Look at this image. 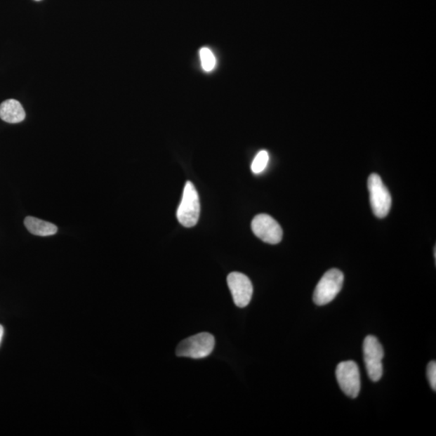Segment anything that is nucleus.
I'll return each mask as SVG.
<instances>
[{
  "mask_svg": "<svg viewBox=\"0 0 436 436\" xmlns=\"http://www.w3.org/2000/svg\"><path fill=\"white\" fill-rule=\"evenodd\" d=\"M214 346L213 336L207 332H202L180 343L176 353L179 357L203 359L213 352Z\"/></svg>",
  "mask_w": 436,
  "mask_h": 436,
  "instance_id": "nucleus-1",
  "label": "nucleus"
},
{
  "mask_svg": "<svg viewBox=\"0 0 436 436\" xmlns=\"http://www.w3.org/2000/svg\"><path fill=\"white\" fill-rule=\"evenodd\" d=\"M201 206L198 192L192 182L186 183L182 201L177 210V219L185 227L195 226L200 217Z\"/></svg>",
  "mask_w": 436,
  "mask_h": 436,
  "instance_id": "nucleus-2",
  "label": "nucleus"
},
{
  "mask_svg": "<svg viewBox=\"0 0 436 436\" xmlns=\"http://www.w3.org/2000/svg\"><path fill=\"white\" fill-rule=\"evenodd\" d=\"M344 281L343 274L338 269L327 271L320 279L314 293V301L317 305H325L331 303L341 292Z\"/></svg>",
  "mask_w": 436,
  "mask_h": 436,
  "instance_id": "nucleus-3",
  "label": "nucleus"
},
{
  "mask_svg": "<svg viewBox=\"0 0 436 436\" xmlns=\"http://www.w3.org/2000/svg\"><path fill=\"white\" fill-rule=\"evenodd\" d=\"M363 352L369 378L374 382L380 381L383 375L382 359L384 357V350L378 339L374 336L366 337L363 344Z\"/></svg>",
  "mask_w": 436,
  "mask_h": 436,
  "instance_id": "nucleus-4",
  "label": "nucleus"
},
{
  "mask_svg": "<svg viewBox=\"0 0 436 436\" xmlns=\"http://www.w3.org/2000/svg\"><path fill=\"white\" fill-rule=\"evenodd\" d=\"M371 209L376 217L384 218L390 213L392 198L381 178L376 173L370 175L368 180Z\"/></svg>",
  "mask_w": 436,
  "mask_h": 436,
  "instance_id": "nucleus-5",
  "label": "nucleus"
},
{
  "mask_svg": "<svg viewBox=\"0 0 436 436\" xmlns=\"http://www.w3.org/2000/svg\"><path fill=\"white\" fill-rule=\"evenodd\" d=\"M336 374L339 387L344 394L352 398L357 397L360 388H362V380H360L357 364L352 360L339 363Z\"/></svg>",
  "mask_w": 436,
  "mask_h": 436,
  "instance_id": "nucleus-6",
  "label": "nucleus"
},
{
  "mask_svg": "<svg viewBox=\"0 0 436 436\" xmlns=\"http://www.w3.org/2000/svg\"><path fill=\"white\" fill-rule=\"evenodd\" d=\"M251 229L258 239L269 244H277L283 238L281 225L267 214L257 215L252 220Z\"/></svg>",
  "mask_w": 436,
  "mask_h": 436,
  "instance_id": "nucleus-7",
  "label": "nucleus"
},
{
  "mask_svg": "<svg viewBox=\"0 0 436 436\" xmlns=\"http://www.w3.org/2000/svg\"><path fill=\"white\" fill-rule=\"evenodd\" d=\"M227 284L234 304L239 308H244L249 305L253 294L250 279L244 274L231 272L227 277Z\"/></svg>",
  "mask_w": 436,
  "mask_h": 436,
  "instance_id": "nucleus-8",
  "label": "nucleus"
},
{
  "mask_svg": "<svg viewBox=\"0 0 436 436\" xmlns=\"http://www.w3.org/2000/svg\"><path fill=\"white\" fill-rule=\"evenodd\" d=\"M0 118L11 124L20 123L25 118L24 107L19 101L15 100H7L0 105Z\"/></svg>",
  "mask_w": 436,
  "mask_h": 436,
  "instance_id": "nucleus-9",
  "label": "nucleus"
},
{
  "mask_svg": "<svg viewBox=\"0 0 436 436\" xmlns=\"http://www.w3.org/2000/svg\"><path fill=\"white\" fill-rule=\"evenodd\" d=\"M25 225L31 234L37 236H51L58 231L55 225L34 217H27L25 219Z\"/></svg>",
  "mask_w": 436,
  "mask_h": 436,
  "instance_id": "nucleus-10",
  "label": "nucleus"
},
{
  "mask_svg": "<svg viewBox=\"0 0 436 436\" xmlns=\"http://www.w3.org/2000/svg\"><path fill=\"white\" fill-rule=\"evenodd\" d=\"M200 58L204 71L212 72L216 66V58H215L213 53L209 48L203 47L200 51Z\"/></svg>",
  "mask_w": 436,
  "mask_h": 436,
  "instance_id": "nucleus-11",
  "label": "nucleus"
},
{
  "mask_svg": "<svg viewBox=\"0 0 436 436\" xmlns=\"http://www.w3.org/2000/svg\"><path fill=\"white\" fill-rule=\"evenodd\" d=\"M269 155L266 150L258 152L251 164V171L254 174H260L267 168Z\"/></svg>",
  "mask_w": 436,
  "mask_h": 436,
  "instance_id": "nucleus-12",
  "label": "nucleus"
},
{
  "mask_svg": "<svg viewBox=\"0 0 436 436\" xmlns=\"http://www.w3.org/2000/svg\"><path fill=\"white\" fill-rule=\"evenodd\" d=\"M428 378L430 386L434 391L436 390V363L430 362L428 366Z\"/></svg>",
  "mask_w": 436,
  "mask_h": 436,
  "instance_id": "nucleus-13",
  "label": "nucleus"
},
{
  "mask_svg": "<svg viewBox=\"0 0 436 436\" xmlns=\"http://www.w3.org/2000/svg\"><path fill=\"white\" fill-rule=\"evenodd\" d=\"M3 336H4V327L2 325H0V343H1Z\"/></svg>",
  "mask_w": 436,
  "mask_h": 436,
  "instance_id": "nucleus-14",
  "label": "nucleus"
},
{
  "mask_svg": "<svg viewBox=\"0 0 436 436\" xmlns=\"http://www.w3.org/2000/svg\"><path fill=\"white\" fill-rule=\"evenodd\" d=\"M35 1H41V0H35Z\"/></svg>",
  "mask_w": 436,
  "mask_h": 436,
  "instance_id": "nucleus-15",
  "label": "nucleus"
}]
</instances>
